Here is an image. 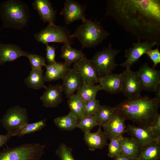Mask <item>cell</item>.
<instances>
[{"instance_id":"obj_1","label":"cell","mask_w":160,"mask_h":160,"mask_svg":"<svg viewBox=\"0 0 160 160\" xmlns=\"http://www.w3.org/2000/svg\"><path fill=\"white\" fill-rule=\"evenodd\" d=\"M105 17L138 40L160 45V0H107Z\"/></svg>"},{"instance_id":"obj_2","label":"cell","mask_w":160,"mask_h":160,"mask_svg":"<svg viewBox=\"0 0 160 160\" xmlns=\"http://www.w3.org/2000/svg\"><path fill=\"white\" fill-rule=\"evenodd\" d=\"M160 102L148 96L124 100L114 106L115 111L125 120L136 123L141 127H151L157 115Z\"/></svg>"},{"instance_id":"obj_3","label":"cell","mask_w":160,"mask_h":160,"mask_svg":"<svg viewBox=\"0 0 160 160\" xmlns=\"http://www.w3.org/2000/svg\"><path fill=\"white\" fill-rule=\"evenodd\" d=\"M0 17L3 28L22 29L30 17L28 6L21 0L5 1L0 4Z\"/></svg>"},{"instance_id":"obj_4","label":"cell","mask_w":160,"mask_h":160,"mask_svg":"<svg viewBox=\"0 0 160 160\" xmlns=\"http://www.w3.org/2000/svg\"><path fill=\"white\" fill-rule=\"evenodd\" d=\"M100 21H92L86 18L71 35L72 39H77L83 48H95L103 42L111 33L101 24Z\"/></svg>"},{"instance_id":"obj_5","label":"cell","mask_w":160,"mask_h":160,"mask_svg":"<svg viewBox=\"0 0 160 160\" xmlns=\"http://www.w3.org/2000/svg\"><path fill=\"white\" fill-rule=\"evenodd\" d=\"M46 145L36 143L7 148L0 151V160H39Z\"/></svg>"},{"instance_id":"obj_6","label":"cell","mask_w":160,"mask_h":160,"mask_svg":"<svg viewBox=\"0 0 160 160\" xmlns=\"http://www.w3.org/2000/svg\"><path fill=\"white\" fill-rule=\"evenodd\" d=\"M121 50L113 49L109 43L107 47L96 52L89 60L95 68L98 77L112 73L118 65L115 62L117 55Z\"/></svg>"},{"instance_id":"obj_7","label":"cell","mask_w":160,"mask_h":160,"mask_svg":"<svg viewBox=\"0 0 160 160\" xmlns=\"http://www.w3.org/2000/svg\"><path fill=\"white\" fill-rule=\"evenodd\" d=\"M71 35L66 27L51 23H49L46 27L34 36L37 41L44 44L56 42L71 45L73 42Z\"/></svg>"},{"instance_id":"obj_8","label":"cell","mask_w":160,"mask_h":160,"mask_svg":"<svg viewBox=\"0 0 160 160\" xmlns=\"http://www.w3.org/2000/svg\"><path fill=\"white\" fill-rule=\"evenodd\" d=\"M28 121L26 109L17 105L9 108L0 121L7 133L15 136L20 129L28 123Z\"/></svg>"},{"instance_id":"obj_9","label":"cell","mask_w":160,"mask_h":160,"mask_svg":"<svg viewBox=\"0 0 160 160\" xmlns=\"http://www.w3.org/2000/svg\"><path fill=\"white\" fill-rule=\"evenodd\" d=\"M122 92L128 99H134L141 96L143 90L137 75V71L131 70L130 68H126L122 72Z\"/></svg>"},{"instance_id":"obj_10","label":"cell","mask_w":160,"mask_h":160,"mask_svg":"<svg viewBox=\"0 0 160 160\" xmlns=\"http://www.w3.org/2000/svg\"><path fill=\"white\" fill-rule=\"evenodd\" d=\"M143 90L154 92L160 84V71L151 68L147 63L142 64L137 71Z\"/></svg>"},{"instance_id":"obj_11","label":"cell","mask_w":160,"mask_h":160,"mask_svg":"<svg viewBox=\"0 0 160 160\" xmlns=\"http://www.w3.org/2000/svg\"><path fill=\"white\" fill-rule=\"evenodd\" d=\"M86 9V4H81L74 0H66L60 14L63 16L65 24L68 25L76 21L85 19Z\"/></svg>"},{"instance_id":"obj_12","label":"cell","mask_w":160,"mask_h":160,"mask_svg":"<svg viewBox=\"0 0 160 160\" xmlns=\"http://www.w3.org/2000/svg\"><path fill=\"white\" fill-rule=\"evenodd\" d=\"M155 45H156V44L153 42L137 41L133 43L132 47L125 51V57L127 58L126 60L119 65L126 68H130L141 56Z\"/></svg>"},{"instance_id":"obj_13","label":"cell","mask_w":160,"mask_h":160,"mask_svg":"<svg viewBox=\"0 0 160 160\" xmlns=\"http://www.w3.org/2000/svg\"><path fill=\"white\" fill-rule=\"evenodd\" d=\"M72 69L79 73L83 83L95 85L98 82V77L95 68L86 58L74 63Z\"/></svg>"},{"instance_id":"obj_14","label":"cell","mask_w":160,"mask_h":160,"mask_svg":"<svg viewBox=\"0 0 160 160\" xmlns=\"http://www.w3.org/2000/svg\"><path fill=\"white\" fill-rule=\"evenodd\" d=\"M125 133L136 140L142 147L156 140L150 127L137 126L128 124L126 127Z\"/></svg>"},{"instance_id":"obj_15","label":"cell","mask_w":160,"mask_h":160,"mask_svg":"<svg viewBox=\"0 0 160 160\" xmlns=\"http://www.w3.org/2000/svg\"><path fill=\"white\" fill-rule=\"evenodd\" d=\"M125 119L116 111L111 118L102 126L110 140L116 136H123L126 132Z\"/></svg>"},{"instance_id":"obj_16","label":"cell","mask_w":160,"mask_h":160,"mask_svg":"<svg viewBox=\"0 0 160 160\" xmlns=\"http://www.w3.org/2000/svg\"><path fill=\"white\" fill-rule=\"evenodd\" d=\"M98 82L101 90L111 94L122 92V72L119 74L111 73L98 78Z\"/></svg>"},{"instance_id":"obj_17","label":"cell","mask_w":160,"mask_h":160,"mask_svg":"<svg viewBox=\"0 0 160 160\" xmlns=\"http://www.w3.org/2000/svg\"><path fill=\"white\" fill-rule=\"evenodd\" d=\"M45 91L40 97L43 105L47 108H56L63 101L61 85L50 84L44 87Z\"/></svg>"},{"instance_id":"obj_18","label":"cell","mask_w":160,"mask_h":160,"mask_svg":"<svg viewBox=\"0 0 160 160\" xmlns=\"http://www.w3.org/2000/svg\"><path fill=\"white\" fill-rule=\"evenodd\" d=\"M29 54L17 45L0 43V65H1L6 62L14 61L22 56L27 57Z\"/></svg>"},{"instance_id":"obj_19","label":"cell","mask_w":160,"mask_h":160,"mask_svg":"<svg viewBox=\"0 0 160 160\" xmlns=\"http://www.w3.org/2000/svg\"><path fill=\"white\" fill-rule=\"evenodd\" d=\"M34 9L37 11L41 19L44 23H54L56 11L52 7L49 0H35L32 4Z\"/></svg>"},{"instance_id":"obj_20","label":"cell","mask_w":160,"mask_h":160,"mask_svg":"<svg viewBox=\"0 0 160 160\" xmlns=\"http://www.w3.org/2000/svg\"><path fill=\"white\" fill-rule=\"evenodd\" d=\"M61 85L67 97L69 98L74 95V93L81 87L82 81L79 73L71 68L63 79Z\"/></svg>"},{"instance_id":"obj_21","label":"cell","mask_w":160,"mask_h":160,"mask_svg":"<svg viewBox=\"0 0 160 160\" xmlns=\"http://www.w3.org/2000/svg\"><path fill=\"white\" fill-rule=\"evenodd\" d=\"M100 127L99 126L98 130L95 132H90L84 133V140L90 151L102 149L108 145V137Z\"/></svg>"},{"instance_id":"obj_22","label":"cell","mask_w":160,"mask_h":160,"mask_svg":"<svg viewBox=\"0 0 160 160\" xmlns=\"http://www.w3.org/2000/svg\"><path fill=\"white\" fill-rule=\"evenodd\" d=\"M45 67V80L49 82L62 79L71 69L70 66L64 62H57L54 64H47Z\"/></svg>"},{"instance_id":"obj_23","label":"cell","mask_w":160,"mask_h":160,"mask_svg":"<svg viewBox=\"0 0 160 160\" xmlns=\"http://www.w3.org/2000/svg\"><path fill=\"white\" fill-rule=\"evenodd\" d=\"M61 57L64 60V63L69 66L81 59L86 58L82 49L78 50L73 48L69 44H64L62 46Z\"/></svg>"},{"instance_id":"obj_24","label":"cell","mask_w":160,"mask_h":160,"mask_svg":"<svg viewBox=\"0 0 160 160\" xmlns=\"http://www.w3.org/2000/svg\"><path fill=\"white\" fill-rule=\"evenodd\" d=\"M141 148L140 144L133 138L122 136L121 153L137 159L140 154Z\"/></svg>"},{"instance_id":"obj_25","label":"cell","mask_w":160,"mask_h":160,"mask_svg":"<svg viewBox=\"0 0 160 160\" xmlns=\"http://www.w3.org/2000/svg\"><path fill=\"white\" fill-rule=\"evenodd\" d=\"M137 160H160V141L156 140L142 147Z\"/></svg>"},{"instance_id":"obj_26","label":"cell","mask_w":160,"mask_h":160,"mask_svg":"<svg viewBox=\"0 0 160 160\" xmlns=\"http://www.w3.org/2000/svg\"><path fill=\"white\" fill-rule=\"evenodd\" d=\"M45 81L42 69H32L28 76L24 80L25 83L27 87L35 89L44 88Z\"/></svg>"},{"instance_id":"obj_27","label":"cell","mask_w":160,"mask_h":160,"mask_svg":"<svg viewBox=\"0 0 160 160\" xmlns=\"http://www.w3.org/2000/svg\"><path fill=\"white\" fill-rule=\"evenodd\" d=\"M101 90L99 85H91L83 83L77 90L76 95L84 103L96 99L97 93Z\"/></svg>"},{"instance_id":"obj_28","label":"cell","mask_w":160,"mask_h":160,"mask_svg":"<svg viewBox=\"0 0 160 160\" xmlns=\"http://www.w3.org/2000/svg\"><path fill=\"white\" fill-rule=\"evenodd\" d=\"M67 104L70 109L69 113L79 121L84 115L85 108V103L76 94L68 98Z\"/></svg>"},{"instance_id":"obj_29","label":"cell","mask_w":160,"mask_h":160,"mask_svg":"<svg viewBox=\"0 0 160 160\" xmlns=\"http://www.w3.org/2000/svg\"><path fill=\"white\" fill-rule=\"evenodd\" d=\"M54 122L56 126L61 130L72 131L78 128L79 121L68 113L66 115L55 118Z\"/></svg>"},{"instance_id":"obj_30","label":"cell","mask_w":160,"mask_h":160,"mask_svg":"<svg viewBox=\"0 0 160 160\" xmlns=\"http://www.w3.org/2000/svg\"><path fill=\"white\" fill-rule=\"evenodd\" d=\"M115 112L114 107L100 105L93 116L97 122L98 125L101 127L111 118Z\"/></svg>"},{"instance_id":"obj_31","label":"cell","mask_w":160,"mask_h":160,"mask_svg":"<svg viewBox=\"0 0 160 160\" xmlns=\"http://www.w3.org/2000/svg\"><path fill=\"white\" fill-rule=\"evenodd\" d=\"M47 120V119L45 118L36 122L28 123L17 133L15 136L20 137L24 135L41 130L46 126Z\"/></svg>"},{"instance_id":"obj_32","label":"cell","mask_w":160,"mask_h":160,"mask_svg":"<svg viewBox=\"0 0 160 160\" xmlns=\"http://www.w3.org/2000/svg\"><path fill=\"white\" fill-rule=\"evenodd\" d=\"M98 125L94 116L83 115L79 121L78 128L85 133L90 132L91 129Z\"/></svg>"},{"instance_id":"obj_33","label":"cell","mask_w":160,"mask_h":160,"mask_svg":"<svg viewBox=\"0 0 160 160\" xmlns=\"http://www.w3.org/2000/svg\"><path fill=\"white\" fill-rule=\"evenodd\" d=\"M122 136H116L110 140L108 144V156L112 158H114L121 153Z\"/></svg>"},{"instance_id":"obj_34","label":"cell","mask_w":160,"mask_h":160,"mask_svg":"<svg viewBox=\"0 0 160 160\" xmlns=\"http://www.w3.org/2000/svg\"><path fill=\"white\" fill-rule=\"evenodd\" d=\"M72 150L65 144H61L55 151L60 160H76L72 153Z\"/></svg>"},{"instance_id":"obj_35","label":"cell","mask_w":160,"mask_h":160,"mask_svg":"<svg viewBox=\"0 0 160 160\" xmlns=\"http://www.w3.org/2000/svg\"><path fill=\"white\" fill-rule=\"evenodd\" d=\"M27 57L29 60L32 69H42L47 65L45 58L42 56L36 54H29Z\"/></svg>"},{"instance_id":"obj_36","label":"cell","mask_w":160,"mask_h":160,"mask_svg":"<svg viewBox=\"0 0 160 160\" xmlns=\"http://www.w3.org/2000/svg\"><path fill=\"white\" fill-rule=\"evenodd\" d=\"M85 104V108L84 115L85 116H93L100 105L99 101L96 99L87 102Z\"/></svg>"},{"instance_id":"obj_37","label":"cell","mask_w":160,"mask_h":160,"mask_svg":"<svg viewBox=\"0 0 160 160\" xmlns=\"http://www.w3.org/2000/svg\"><path fill=\"white\" fill-rule=\"evenodd\" d=\"M46 46V58L49 64H52L57 62L55 60V49L54 45H49L48 44H45Z\"/></svg>"},{"instance_id":"obj_38","label":"cell","mask_w":160,"mask_h":160,"mask_svg":"<svg viewBox=\"0 0 160 160\" xmlns=\"http://www.w3.org/2000/svg\"><path fill=\"white\" fill-rule=\"evenodd\" d=\"M145 54L149 56L153 61L154 68L160 63V52L158 47L155 49L149 50Z\"/></svg>"},{"instance_id":"obj_39","label":"cell","mask_w":160,"mask_h":160,"mask_svg":"<svg viewBox=\"0 0 160 160\" xmlns=\"http://www.w3.org/2000/svg\"><path fill=\"white\" fill-rule=\"evenodd\" d=\"M157 140L160 141V114H158L150 127Z\"/></svg>"},{"instance_id":"obj_40","label":"cell","mask_w":160,"mask_h":160,"mask_svg":"<svg viewBox=\"0 0 160 160\" xmlns=\"http://www.w3.org/2000/svg\"><path fill=\"white\" fill-rule=\"evenodd\" d=\"M13 136H14L13 134L9 133L5 135L0 134V148L6 144L8 140Z\"/></svg>"},{"instance_id":"obj_41","label":"cell","mask_w":160,"mask_h":160,"mask_svg":"<svg viewBox=\"0 0 160 160\" xmlns=\"http://www.w3.org/2000/svg\"><path fill=\"white\" fill-rule=\"evenodd\" d=\"M113 159V160H137L136 159L130 158L122 153L119 154Z\"/></svg>"},{"instance_id":"obj_42","label":"cell","mask_w":160,"mask_h":160,"mask_svg":"<svg viewBox=\"0 0 160 160\" xmlns=\"http://www.w3.org/2000/svg\"><path fill=\"white\" fill-rule=\"evenodd\" d=\"M154 92L155 94V97L154 98L160 102V84L157 87Z\"/></svg>"}]
</instances>
